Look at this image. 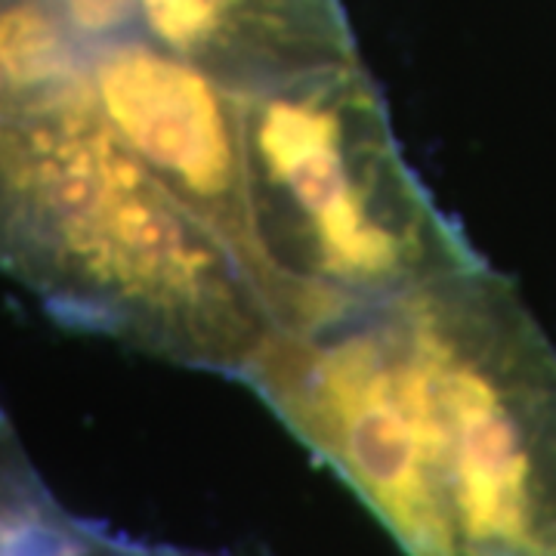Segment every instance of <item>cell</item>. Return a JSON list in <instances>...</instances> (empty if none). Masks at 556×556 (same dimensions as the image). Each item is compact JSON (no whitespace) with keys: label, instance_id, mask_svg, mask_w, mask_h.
<instances>
[{"label":"cell","instance_id":"obj_1","mask_svg":"<svg viewBox=\"0 0 556 556\" xmlns=\"http://www.w3.org/2000/svg\"><path fill=\"white\" fill-rule=\"evenodd\" d=\"M244 383L405 556H556V350L485 260L278 331Z\"/></svg>","mask_w":556,"mask_h":556},{"label":"cell","instance_id":"obj_2","mask_svg":"<svg viewBox=\"0 0 556 556\" xmlns=\"http://www.w3.org/2000/svg\"><path fill=\"white\" fill-rule=\"evenodd\" d=\"M0 273L80 331L223 378L278 334L251 269L105 127L78 68L0 102Z\"/></svg>","mask_w":556,"mask_h":556},{"label":"cell","instance_id":"obj_3","mask_svg":"<svg viewBox=\"0 0 556 556\" xmlns=\"http://www.w3.org/2000/svg\"><path fill=\"white\" fill-rule=\"evenodd\" d=\"M239 97L254 273L278 331L375 306L482 260L405 161L362 62Z\"/></svg>","mask_w":556,"mask_h":556},{"label":"cell","instance_id":"obj_4","mask_svg":"<svg viewBox=\"0 0 556 556\" xmlns=\"http://www.w3.org/2000/svg\"><path fill=\"white\" fill-rule=\"evenodd\" d=\"M78 80L105 127L257 278L239 87L130 38L80 40Z\"/></svg>","mask_w":556,"mask_h":556},{"label":"cell","instance_id":"obj_5","mask_svg":"<svg viewBox=\"0 0 556 556\" xmlns=\"http://www.w3.org/2000/svg\"><path fill=\"white\" fill-rule=\"evenodd\" d=\"M80 40L130 38L248 90L358 62L340 0H60Z\"/></svg>","mask_w":556,"mask_h":556},{"label":"cell","instance_id":"obj_6","mask_svg":"<svg viewBox=\"0 0 556 556\" xmlns=\"http://www.w3.org/2000/svg\"><path fill=\"white\" fill-rule=\"evenodd\" d=\"M62 510L35 473L16 430L0 412V556H10L25 538Z\"/></svg>","mask_w":556,"mask_h":556},{"label":"cell","instance_id":"obj_7","mask_svg":"<svg viewBox=\"0 0 556 556\" xmlns=\"http://www.w3.org/2000/svg\"><path fill=\"white\" fill-rule=\"evenodd\" d=\"M195 556H199V554H195Z\"/></svg>","mask_w":556,"mask_h":556}]
</instances>
